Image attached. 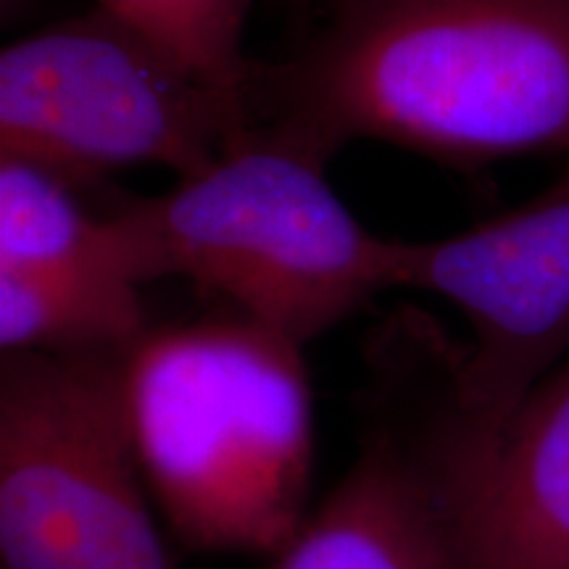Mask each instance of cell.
<instances>
[{
  "mask_svg": "<svg viewBox=\"0 0 569 569\" xmlns=\"http://www.w3.org/2000/svg\"><path fill=\"white\" fill-rule=\"evenodd\" d=\"M246 106L327 163L356 140L451 167L569 156V0H327L301 51L251 63Z\"/></svg>",
  "mask_w": 569,
  "mask_h": 569,
  "instance_id": "cell-1",
  "label": "cell"
},
{
  "mask_svg": "<svg viewBox=\"0 0 569 569\" xmlns=\"http://www.w3.org/2000/svg\"><path fill=\"white\" fill-rule=\"evenodd\" d=\"M124 386L148 490L184 549L280 557L309 517L303 348L224 309L151 325L127 356Z\"/></svg>",
  "mask_w": 569,
  "mask_h": 569,
  "instance_id": "cell-2",
  "label": "cell"
},
{
  "mask_svg": "<svg viewBox=\"0 0 569 569\" xmlns=\"http://www.w3.org/2000/svg\"><path fill=\"white\" fill-rule=\"evenodd\" d=\"M106 224L119 269L140 288L180 277L301 348L396 288L398 240L353 217L327 161L259 127Z\"/></svg>",
  "mask_w": 569,
  "mask_h": 569,
  "instance_id": "cell-3",
  "label": "cell"
},
{
  "mask_svg": "<svg viewBox=\"0 0 569 569\" xmlns=\"http://www.w3.org/2000/svg\"><path fill=\"white\" fill-rule=\"evenodd\" d=\"M465 343L403 309L369 340L359 446L274 569H469L467 493L482 425L459 393Z\"/></svg>",
  "mask_w": 569,
  "mask_h": 569,
  "instance_id": "cell-4",
  "label": "cell"
},
{
  "mask_svg": "<svg viewBox=\"0 0 569 569\" xmlns=\"http://www.w3.org/2000/svg\"><path fill=\"white\" fill-rule=\"evenodd\" d=\"M246 130L243 96L101 6L0 53V156L80 190L132 167L198 174Z\"/></svg>",
  "mask_w": 569,
  "mask_h": 569,
  "instance_id": "cell-5",
  "label": "cell"
},
{
  "mask_svg": "<svg viewBox=\"0 0 569 569\" xmlns=\"http://www.w3.org/2000/svg\"><path fill=\"white\" fill-rule=\"evenodd\" d=\"M127 356L0 359L3 569H174L134 448Z\"/></svg>",
  "mask_w": 569,
  "mask_h": 569,
  "instance_id": "cell-6",
  "label": "cell"
},
{
  "mask_svg": "<svg viewBox=\"0 0 569 569\" xmlns=\"http://www.w3.org/2000/svg\"><path fill=\"white\" fill-rule=\"evenodd\" d=\"M396 288L459 309L461 403L488 430L569 356V163L530 201L438 240H398Z\"/></svg>",
  "mask_w": 569,
  "mask_h": 569,
  "instance_id": "cell-7",
  "label": "cell"
},
{
  "mask_svg": "<svg viewBox=\"0 0 569 569\" xmlns=\"http://www.w3.org/2000/svg\"><path fill=\"white\" fill-rule=\"evenodd\" d=\"M465 532L469 569H569V356L482 427Z\"/></svg>",
  "mask_w": 569,
  "mask_h": 569,
  "instance_id": "cell-8",
  "label": "cell"
},
{
  "mask_svg": "<svg viewBox=\"0 0 569 569\" xmlns=\"http://www.w3.org/2000/svg\"><path fill=\"white\" fill-rule=\"evenodd\" d=\"M151 330L140 284L111 267H0L3 353H127Z\"/></svg>",
  "mask_w": 569,
  "mask_h": 569,
  "instance_id": "cell-9",
  "label": "cell"
},
{
  "mask_svg": "<svg viewBox=\"0 0 569 569\" xmlns=\"http://www.w3.org/2000/svg\"><path fill=\"white\" fill-rule=\"evenodd\" d=\"M0 267L122 272L106 217L84 209L80 188L17 156H0Z\"/></svg>",
  "mask_w": 569,
  "mask_h": 569,
  "instance_id": "cell-10",
  "label": "cell"
},
{
  "mask_svg": "<svg viewBox=\"0 0 569 569\" xmlns=\"http://www.w3.org/2000/svg\"><path fill=\"white\" fill-rule=\"evenodd\" d=\"M256 0H96L172 48L198 74L246 98L243 32Z\"/></svg>",
  "mask_w": 569,
  "mask_h": 569,
  "instance_id": "cell-11",
  "label": "cell"
}]
</instances>
